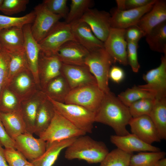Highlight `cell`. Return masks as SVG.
Returning a JSON list of instances; mask_svg holds the SVG:
<instances>
[{"label":"cell","mask_w":166,"mask_h":166,"mask_svg":"<svg viewBox=\"0 0 166 166\" xmlns=\"http://www.w3.org/2000/svg\"><path fill=\"white\" fill-rule=\"evenodd\" d=\"M0 142L5 148H14V141L6 132L0 119Z\"/></svg>","instance_id":"bcb514c9"},{"label":"cell","mask_w":166,"mask_h":166,"mask_svg":"<svg viewBox=\"0 0 166 166\" xmlns=\"http://www.w3.org/2000/svg\"><path fill=\"white\" fill-rule=\"evenodd\" d=\"M1 49V46H0V50Z\"/></svg>","instance_id":"db71d44e"},{"label":"cell","mask_w":166,"mask_h":166,"mask_svg":"<svg viewBox=\"0 0 166 166\" xmlns=\"http://www.w3.org/2000/svg\"><path fill=\"white\" fill-rule=\"evenodd\" d=\"M154 99H142L131 104L128 107L132 117L149 116L153 106Z\"/></svg>","instance_id":"8d00e7d4"},{"label":"cell","mask_w":166,"mask_h":166,"mask_svg":"<svg viewBox=\"0 0 166 166\" xmlns=\"http://www.w3.org/2000/svg\"><path fill=\"white\" fill-rule=\"evenodd\" d=\"M0 119L6 132L13 140L20 135L27 132L21 112H0Z\"/></svg>","instance_id":"cb8c5ba5"},{"label":"cell","mask_w":166,"mask_h":166,"mask_svg":"<svg viewBox=\"0 0 166 166\" xmlns=\"http://www.w3.org/2000/svg\"><path fill=\"white\" fill-rule=\"evenodd\" d=\"M35 17L34 10L20 17H13L0 14V30L14 27L22 28L26 24L33 23Z\"/></svg>","instance_id":"d590c367"},{"label":"cell","mask_w":166,"mask_h":166,"mask_svg":"<svg viewBox=\"0 0 166 166\" xmlns=\"http://www.w3.org/2000/svg\"><path fill=\"white\" fill-rule=\"evenodd\" d=\"M4 156L9 166H24L30 162L19 151L14 148H5Z\"/></svg>","instance_id":"f35d334b"},{"label":"cell","mask_w":166,"mask_h":166,"mask_svg":"<svg viewBox=\"0 0 166 166\" xmlns=\"http://www.w3.org/2000/svg\"><path fill=\"white\" fill-rule=\"evenodd\" d=\"M8 53L10 57L9 69L7 80L4 86L7 87L10 85L18 74L24 72L31 73L24 50Z\"/></svg>","instance_id":"f1b7e54d"},{"label":"cell","mask_w":166,"mask_h":166,"mask_svg":"<svg viewBox=\"0 0 166 166\" xmlns=\"http://www.w3.org/2000/svg\"><path fill=\"white\" fill-rule=\"evenodd\" d=\"M33 134L26 132L20 135L14 140V148L20 152L30 162L36 159L45 151L46 142Z\"/></svg>","instance_id":"4fadbf2b"},{"label":"cell","mask_w":166,"mask_h":166,"mask_svg":"<svg viewBox=\"0 0 166 166\" xmlns=\"http://www.w3.org/2000/svg\"><path fill=\"white\" fill-rule=\"evenodd\" d=\"M3 1V0H0V7L1 6Z\"/></svg>","instance_id":"816d5d0a"},{"label":"cell","mask_w":166,"mask_h":166,"mask_svg":"<svg viewBox=\"0 0 166 166\" xmlns=\"http://www.w3.org/2000/svg\"><path fill=\"white\" fill-rule=\"evenodd\" d=\"M93 4L91 0H72L65 22L71 24L79 21Z\"/></svg>","instance_id":"836d02e7"},{"label":"cell","mask_w":166,"mask_h":166,"mask_svg":"<svg viewBox=\"0 0 166 166\" xmlns=\"http://www.w3.org/2000/svg\"><path fill=\"white\" fill-rule=\"evenodd\" d=\"M109 78L113 81L119 83L121 82L124 77V70L121 68L113 66L111 67L109 73Z\"/></svg>","instance_id":"7dc6e473"},{"label":"cell","mask_w":166,"mask_h":166,"mask_svg":"<svg viewBox=\"0 0 166 166\" xmlns=\"http://www.w3.org/2000/svg\"><path fill=\"white\" fill-rule=\"evenodd\" d=\"M67 0H44L42 3L52 13L66 17L69 9Z\"/></svg>","instance_id":"ab89813d"},{"label":"cell","mask_w":166,"mask_h":166,"mask_svg":"<svg viewBox=\"0 0 166 166\" xmlns=\"http://www.w3.org/2000/svg\"><path fill=\"white\" fill-rule=\"evenodd\" d=\"M166 21V2L156 0L151 9L140 19L136 26L143 33L144 36L154 27Z\"/></svg>","instance_id":"ac0fdd59"},{"label":"cell","mask_w":166,"mask_h":166,"mask_svg":"<svg viewBox=\"0 0 166 166\" xmlns=\"http://www.w3.org/2000/svg\"><path fill=\"white\" fill-rule=\"evenodd\" d=\"M110 19V14L108 12L90 8L79 21L87 24L96 37L104 42L111 28Z\"/></svg>","instance_id":"8fae6325"},{"label":"cell","mask_w":166,"mask_h":166,"mask_svg":"<svg viewBox=\"0 0 166 166\" xmlns=\"http://www.w3.org/2000/svg\"><path fill=\"white\" fill-rule=\"evenodd\" d=\"M56 110L54 115L47 128L39 136L48 143L60 141L85 135Z\"/></svg>","instance_id":"8992f818"},{"label":"cell","mask_w":166,"mask_h":166,"mask_svg":"<svg viewBox=\"0 0 166 166\" xmlns=\"http://www.w3.org/2000/svg\"><path fill=\"white\" fill-rule=\"evenodd\" d=\"M76 138L47 142L46 150L40 156L31 162L34 166H52L61 151L67 148Z\"/></svg>","instance_id":"603a6c76"},{"label":"cell","mask_w":166,"mask_h":166,"mask_svg":"<svg viewBox=\"0 0 166 166\" xmlns=\"http://www.w3.org/2000/svg\"><path fill=\"white\" fill-rule=\"evenodd\" d=\"M70 41H75L71 25L59 21L38 43L45 54L54 55L61 45Z\"/></svg>","instance_id":"52a82bcc"},{"label":"cell","mask_w":166,"mask_h":166,"mask_svg":"<svg viewBox=\"0 0 166 166\" xmlns=\"http://www.w3.org/2000/svg\"><path fill=\"white\" fill-rule=\"evenodd\" d=\"M70 25L75 41L89 52L104 47V43L96 37L86 23L79 21Z\"/></svg>","instance_id":"ffe728a7"},{"label":"cell","mask_w":166,"mask_h":166,"mask_svg":"<svg viewBox=\"0 0 166 166\" xmlns=\"http://www.w3.org/2000/svg\"><path fill=\"white\" fill-rule=\"evenodd\" d=\"M89 51L74 41H68L61 45L56 55L62 63L84 65L85 59Z\"/></svg>","instance_id":"e0dca14e"},{"label":"cell","mask_w":166,"mask_h":166,"mask_svg":"<svg viewBox=\"0 0 166 166\" xmlns=\"http://www.w3.org/2000/svg\"><path fill=\"white\" fill-rule=\"evenodd\" d=\"M30 72H24L17 75L13 80L14 86L19 93H23L28 91L33 83L29 76Z\"/></svg>","instance_id":"60d3db41"},{"label":"cell","mask_w":166,"mask_h":166,"mask_svg":"<svg viewBox=\"0 0 166 166\" xmlns=\"http://www.w3.org/2000/svg\"><path fill=\"white\" fill-rule=\"evenodd\" d=\"M138 42H127V57L128 64L131 66L132 71L137 73L140 67L137 55Z\"/></svg>","instance_id":"b9f144b4"},{"label":"cell","mask_w":166,"mask_h":166,"mask_svg":"<svg viewBox=\"0 0 166 166\" xmlns=\"http://www.w3.org/2000/svg\"><path fill=\"white\" fill-rule=\"evenodd\" d=\"M46 98L43 92L38 98H32L28 101L21 102V113L24 121L27 132L33 134L38 107L42 102Z\"/></svg>","instance_id":"d4e9b609"},{"label":"cell","mask_w":166,"mask_h":166,"mask_svg":"<svg viewBox=\"0 0 166 166\" xmlns=\"http://www.w3.org/2000/svg\"><path fill=\"white\" fill-rule=\"evenodd\" d=\"M156 0L144 6L132 10H121L114 9L111 14V28L126 29L136 26L141 18L150 10Z\"/></svg>","instance_id":"7c38bea8"},{"label":"cell","mask_w":166,"mask_h":166,"mask_svg":"<svg viewBox=\"0 0 166 166\" xmlns=\"http://www.w3.org/2000/svg\"><path fill=\"white\" fill-rule=\"evenodd\" d=\"M46 96L52 99L64 103L71 89L65 77L61 74L50 81L44 88Z\"/></svg>","instance_id":"83f0119b"},{"label":"cell","mask_w":166,"mask_h":166,"mask_svg":"<svg viewBox=\"0 0 166 166\" xmlns=\"http://www.w3.org/2000/svg\"><path fill=\"white\" fill-rule=\"evenodd\" d=\"M132 155L117 148L109 152L99 166H129Z\"/></svg>","instance_id":"e575fe53"},{"label":"cell","mask_w":166,"mask_h":166,"mask_svg":"<svg viewBox=\"0 0 166 166\" xmlns=\"http://www.w3.org/2000/svg\"><path fill=\"white\" fill-rule=\"evenodd\" d=\"M126 29L111 28L104 43V47L114 63L124 66L128 65L127 42L125 38Z\"/></svg>","instance_id":"ba28073f"},{"label":"cell","mask_w":166,"mask_h":166,"mask_svg":"<svg viewBox=\"0 0 166 166\" xmlns=\"http://www.w3.org/2000/svg\"><path fill=\"white\" fill-rule=\"evenodd\" d=\"M117 97L124 105L128 107L133 103L142 99H154L155 96L153 93L140 88L138 85H135L121 93Z\"/></svg>","instance_id":"1f68e13d"},{"label":"cell","mask_w":166,"mask_h":166,"mask_svg":"<svg viewBox=\"0 0 166 166\" xmlns=\"http://www.w3.org/2000/svg\"><path fill=\"white\" fill-rule=\"evenodd\" d=\"M110 140L117 148L127 152L160 151L159 148L145 143L132 133L122 136L112 135Z\"/></svg>","instance_id":"d6986e66"},{"label":"cell","mask_w":166,"mask_h":166,"mask_svg":"<svg viewBox=\"0 0 166 166\" xmlns=\"http://www.w3.org/2000/svg\"><path fill=\"white\" fill-rule=\"evenodd\" d=\"M55 110L46 98L39 105L37 112L34 133L38 136L47 128L54 115Z\"/></svg>","instance_id":"4316f807"},{"label":"cell","mask_w":166,"mask_h":166,"mask_svg":"<svg viewBox=\"0 0 166 166\" xmlns=\"http://www.w3.org/2000/svg\"><path fill=\"white\" fill-rule=\"evenodd\" d=\"M2 88V86H1V85H0V92L1 89Z\"/></svg>","instance_id":"f5cc1de1"},{"label":"cell","mask_w":166,"mask_h":166,"mask_svg":"<svg viewBox=\"0 0 166 166\" xmlns=\"http://www.w3.org/2000/svg\"><path fill=\"white\" fill-rule=\"evenodd\" d=\"M165 152H143L132 155L130 161L129 166H155L159 160L165 157Z\"/></svg>","instance_id":"d6a6232c"},{"label":"cell","mask_w":166,"mask_h":166,"mask_svg":"<svg viewBox=\"0 0 166 166\" xmlns=\"http://www.w3.org/2000/svg\"><path fill=\"white\" fill-rule=\"evenodd\" d=\"M145 37L152 51L166 54V21L154 27Z\"/></svg>","instance_id":"f546056e"},{"label":"cell","mask_w":166,"mask_h":166,"mask_svg":"<svg viewBox=\"0 0 166 166\" xmlns=\"http://www.w3.org/2000/svg\"><path fill=\"white\" fill-rule=\"evenodd\" d=\"M24 41L23 27H14L0 30L1 49L8 53L24 50Z\"/></svg>","instance_id":"7402d4cb"},{"label":"cell","mask_w":166,"mask_h":166,"mask_svg":"<svg viewBox=\"0 0 166 166\" xmlns=\"http://www.w3.org/2000/svg\"><path fill=\"white\" fill-rule=\"evenodd\" d=\"M8 87H2L0 92V112H21V101Z\"/></svg>","instance_id":"4dcf8cb0"},{"label":"cell","mask_w":166,"mask_h":166,"mask_svg":"<svg viewBox=\"0 0 166 166\" xmlns=\"http://www.w3.org/2000/svg\"><path fill=\"white\" fill-rule=\"evenodd\" d=\"M34 11L35 17L31 29L32 34L38 43L47 35L62 16L50 12L42 3L35 6Z\"/></svg>","instance_id":"9c48e42d"},{"label":"cell","mask_w":166,"mask_h":166,"mask_svg":"<svg viewBox=\"0 0 166 166\" xmlns=\"http://www.w3.org/2000/svg\"><path fill=\"white\" fill-rule=\"evenodd\" d=\"M29 0H3L0 11L4 14L11 15L24 11Z\"/></svg>","instance_id":"74e56055"},{"label":"cell","mask_w":166,"mask_h":166,"mask_svg":"<svg viewBox=\"0 0 166 166\" xmlns=\"http://www.w3.org/2000/svg\"><path fill=\"white\" fill-rule=\"evenodd\" d=\"M143 78L146 84L139 87L154 94L155 98L166 97V54L161 56L160 65L144 74Z\"/></svg>","instance_id":"30bf717a"},{"label":"cell","mask_w":166,"mask_h":166,"mask_svg":"<svg viewBox=\"0 0 166 166\" xmlns=\"http://www.w3.org/2000/svg\"><path fill=\"white\" fill-rule=\"evenodd\" d=\"M153 0H116L117 9L125 10L138 8L147 5Z\"/></svg>","instance_id":"ee69618b"},{"label":"cell","mask_w":166,"mask_h":166,"mask_svg":"<svg viewBox=\"0 0 166 166\" xmlns=\"http://www.w3.org/2000/svg\"><path fill=\"white\" fill-rule=\"evenodd\" d=\"M24 166H34L31 162H29L28 163L26 164Z\"/></svg>","instance_id":"f907efd6"},{"label":"cell","mask_w":166,"mask_h":166,"mask_svg":"<svg viewBox=\"0 0 166 166\" xmlns=\"http://www.w3.org/2000/svg\"><path fill=\"white\" fill-rule=\"evenodd\" d=\"M155 166H166V158L164 157L158 160Z\"/></svg>","instance_id":"681fc988"},{"label":"cell","mask_w":166,"mask_h":166,"mask_svg":"<svg viewBox=\"0 0 166 166\" xmlns=\"http://www.w3.org/2000/svg\"><path fill=\"white\" fill-rule=\"evenodd\" d=\"M128 125L132 133L145 143L152 145L161 139L153 123L149 116L132 118Z\"/></svg>","instance_id":"2e32d148"},{"label":"cell","mask_w":166,"mask_h":166,"mask_svg":"<svg viewBox=\"0 0 166 166\" xmlns=\"http://www.w3.org/2000/svg\"><path fill=\"white\" fill-rule=\"evenodd\" d=\"M62 64L56 55H46L41 50L38 71L43 89L50 81L61 74Z\"/></svg>","instance_id":"44dd1931"},{"label":"cell","mask_w":166,"mask_h":166,"mask_svg":"<svg viewBox=\"0 0 166 166\" xmlns=\"http://www.w3.org/2000/svg\"><path fill=\"white\" fill-rule=\"evenodd\" d=\"M161 139L166 140V97H156L149 116Z\"/></svg>","instance_id":"484cf974"},{"label":"cell","mask_w":166,"mask_h":166,"mask_svg":"<svg viewBox=\"0 0 166 166\" xmlns=\"http://www.w3.org/2000/svg\"><path fill=\"white\" fill-rule=\"evenodd\" d=\"M0 142V166H9L5 158L4 149Z\"/></svg>","instance_id":"c3c4849f"},{"label":"cell","mask_w":166,"mask_h":166,"mask_svg":"<svg viewBox=\"0 0 166 166\" xmlns=\"http://www.w3.org/2000/svg\"><path fill=\"white\" fill-rule=\"evenodd\" d=\"M113 63L104 47L89 52L85 59V65L95 78L99 87L104 93L110 91L109 75Z\"/></svg>","instance_id":"3957f363"},{"label":"cell","mask_w":166,"mask_h":166,"mask_svg":"<svg viewBox=\"0 0 166 166\" xmlns=\"http://www.w3.org/2000/svg\"><path fill=\"white\" fill-rule=\"evenodd\" d=\"M144 35L141 30L136 26L130 27L125 30V38L128 42H138Z\"/></svg>","instance_id":"f6af8a7d"},{"label":"cell","mask_w":166,"mask_h":166,"mask_svg":"<svg viewBox=\"0 0 166 166\" xmlns=\"http://www.w3.org/2000/svg\"><path fill=\"white\" fill-rule=\"evenodd\" d=\"M10 57L9 53L1 49L0 50V85L5 86L9 74Z\"/></svg>","instance_id":"7bdbcfd3"},{"label":"cell","mask_w":166,"mask_h":166,"mask_svg":"<svg viewBox=\"0 0 166 166\" xmlns=\"http://www.w3.org/2000/svg\"><path fill=\"white\" fill-rule=\"evenodd\" d=\"M47 97L55 110L76 127L86 133L92 132L95 113L78 105L61 103Z\"/></svg>","instance_id":"277c9868"},{"label":"cell","mask_w":166,"mask_h":166,"mask_svg":"<svg viewBox=\"0 0 166 166\" xmlns=\"http://www.w3.org/2000/svg\"><path fill=\"white\" fill-rule=\"evenodd\" d=\"M31 26L30 24H27L23 27L24 38V49L34 81L35 83L39 84L38 60L41 49L38 43L32 34Z\"/></svg>","instance_id":"9a60e30c"},{"label":"cell","mask_w":166,"mask_h":166,"mask_svg":"<svg viewBox=\"0 0 166 166\" xmlns=\"http://www.w3.org/2000/svg\"><path fill=\"white\" fill-rule=\"evenodd\" d=\"M61 74L71 89L88 85L97 84L95 78L85 65L62 63Z\"/></svg>","instance_id":"5bb4252c"},{"label":"cell","mask_w":166,"mask_h":166,"mask_svg":"<svg viewBox=\"0 0 166 166\" xmlns=\"http://www.w3.org/2000/svg\"><path fill=\"white\" fill-rule=\"evenodd\" d=\"M104 95L97 84L88 85L71 89L64 103L80 105L96 113Z\"/></svg>","instance_id":"5b68a950"},{"label":"cell","mask_w":166,"mask_h":166,"mask_svg":"<svg viewBox=\"0 0 166 166\" xmlns=\"http://www.w3.org/2000/svg\"><path fill=\"white\" fill-rule=\"evenodd\" d=\"M132 118L128 107L110 91L105 93L95 113V122L107 125L113 128L116 135L122 136L130 133L126 126Z\"/></svg>","instance_id":"6da1fadb"},{"label":"cell","mask_w":166,"mask_h":166,"mask_svg":"<svg viewBox=\"0 0 166 166\" xmlns=\"http://www.w3.org/2000/svg\"><path fill=\"white\" fill-rule=\"evenodd\" d=\"M66 148V159L82 160L89 164L100 163L109 152L104 142L85 135L77 137Z\"/></svg>","instance_id":"7a4b0ae2"}]
</instances>
